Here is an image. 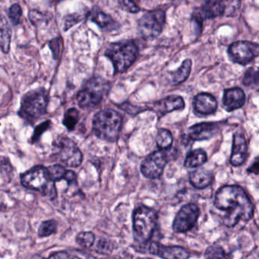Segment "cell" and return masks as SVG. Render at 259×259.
<instances>
[{"instance_id": "cell-1", "label": "cell", "mask_w": 259, "mask_h": 259, "mask_svg": "<svg viewBox=\"0 0 259 259\" xmlns=\"http://www.w3.org/2000/svg\"><path fill=\"white\" fill-rule=\"evenodd\" d=\"M214 207L224 212L223 224L227 227H235L240 221L247 222L254 214L252 202L239 186L220 188L215 195Z\"/></svg>"}, {"instance_id": "cell-2", "label": "cell", "mask_w": 259, "mask_h": 259, "mask_svg": "<svg viewBox=\"0 0 259 259\" xmlns=\"http://www.w3.org/2000/svg\"><path fill=\"white\" fill-rule=\"evenodd\" d=\"M105 56L113 63L114 75L123 73L137 60L139 48L133 40H121L109 45Z\"/></svg>"}, {"instance_id": "cell-3", "label": "cell", "mask_w": 259, "mask_h": 259, "mask_svg": "<svg viewBox=\"0 0 259 259\" xmlns=\"http://www.w3.org/2000/svg\"><path fill=\"white\" fill-rule=\"evenodd\" d=\"M122 119L116 110L105 109L98 112L93 119V131L101 140L108 142L117 141L120 133Z\"/></svg>"}, {"instance_id": "cell-4", "label": "cell", "mask_w": 259, "mask_h": 259, "mask_svg": "<svg viewBox=\"0 0 259 259\" xmlns=\"http://www.w3.org/2000/svg\"><path fill=\"white\" fill-rule=\"evenodd\" d=\"M21 183L24 187L37 191L49 199L57 198L55 182L52 180L48 168L36 166L21 176Z\"/></svg>"}, {"instance_id": "cell-5", "label": "cell", "mask_w": 259, "mask_h": 259, "mask_svg": "<svg viewBox=\"0 0 259 259\" xmlns=\"http://www.w3.org/2000/svg\"><path fill=\"white\" fill-rule=\"evenodd\" d=\"M49 94L45 89H35L24 95L19 114L25 120L32 122L47 113Z\"/></svg>"}, {"instance_id": "cell-6", "label": "cell", "mask_w": 259, "mask_h": 259, "mask_svg": "<svg viewBox=\"0 0 259 259\" xmlns=\"http://www.w3.org/2000/svg\"><path fill=\"white\" fill-rule=\"evenodd\" d=\"M157 222L155 210L141 205L133 213V231L135 239L142 245L149 242L154 234Z\"/></svg>"}, {"instance_id": "cell-7", "label": "cell", "mask_w": 259, "mask_h": 259, "mask_svg": "<svg viewBox=\"0 0 259 259\" xmlns=\"http://www.w3.org/2000/svg\"><path fill=\"white\" fill-rule=\"evenodd\" d=\"M108 89V83L105 80L91 78L77 95L78 106L82 109L95 108L101 104Z\"/></svg>"}, {"instance_id": "cell-8", "label": "cell", "mask_w": 259, "mask_h": 259, "mask_svg": "<svg viewBox=\"0 0 259 259\" xmlns=\"http://www.w3.org/2000/svg\"><path fill=\"white\" fill-rule=\"evenodd\" d=\"M166 22V14L161 10L148 12L138 22V30L143 38L153 40L157 38L163 31Z\"/></svg>"}, {"instance_id": "cell-9", "label": "cell", "mask_w": 259, "mask_h": 259, "mask_svg": "<svg viewBox=\"0 0 259 259\" xmlns=\"http://www.w3.org/2000/svg\"><path fill=\"white\" fill-rule=\"evenodd\" d=\"M56 157L69 167H77L83 160L81 151L74 141L67 137L60 138L54 143Z\"/></svg>"}, {"instance_id": "cell-10", "label": "cell", "mask_w": 259, "mask_h": 259, "mask_svg": "<svg viewBox=\"0 0 259 259\" xmlns=\"http://www.w3.org/2000/svg\"><path fill=\"white\" fill-rule=\"evenodd\" d=\"M170 151V148L159 150L148 154L141 165V172L144 177L150 180L160 178L172 156Z\"/></svg>"}, {"instance_id": "cell-11", "label": "cell", "mask_w": 259, "mask_h": 259, "mask_svg": "<svg viewBox=\"0 0 259 259\" xmlns=\"http://www.w3.org/2000/svg\"><path fill=\"white\" fill-rule=\"evenodd\" d=\"M228 54L233 63L245 66L258 56L259 46L257 44L244 40L234 42L229 47Z\"/></svg>"}, {"instance_id": "cell-12", "label": "cell", "mask_w": 259, "mask_h": 259, "mask_svg": "<svg viewBox=\"0 0 259 259\" xmlns=\"http://www.w3.org/2000/svg\"><path fill=\"white\" fill-rule=\"evenodd\" d=\"M199 207L195 204L183 205L176 215L172 230L178 233H186L192 230L199 218Z\"/></svg>"}, {"instance_id": "cell-13", "label": "cell", "mask_w": 259, "mask_h": 259, "mask_svg": "<svg viewBox=\"0 0 259 259\" xmlns=\"http://www.w3.org/2000/svg\"><path fill=\"white\" fill-rule=\"evenodd\" d=\"M226 9L224 0H206L201 8L194 12L192 19L196 22L197 25L201 26L204 20L213 19L224 15Z\"/></svg>"}, {"instance_id": "cell-14", "label": "cell", "mask_w": 259, "mask_h": 259, "mask_svg": "<svg viewBox=\"0 0 259 259\" xmlns=\"http://www.w3.org/2000/svg\"><path fill=\"white\" fill-rule=\"evenodd\" d=\"M145 251L163 258L186 259L189 257L187 250L180 246H164L157 242H148L143 244Z\"/></svg>"}, {"instance_id": "cell-15", "label": "cell", "mask_w": 259, "mask_h": 259, "mask_svg": "<svg viewBox=\"0 0 259 259\" xmlns=\"http://www.w3.org/2000/svg\"><path fill=\"white\" fill-rule=\"evenodd\" d=\"M248 157V147L245 136L242 133H236L233 136L230 164L239 166L243 164Z\"/></svg>"}, {"instance_id": "cell-16", "label": "cell", "mask_w": 259, "mask_h": 259, "mask_svg": "<svg viewBox=\"0 0 259 259\" xmlns=\"http://www.w3.org/2000/svg\"><path fill=\"white\" fill-rule=\"evenodd\" d=\"M185 108L184 100L182 97L170 95L154 104L153 110L158 115L159 118L163 117L167 113Z\"/></svg>"}, {"instance_id": "cell-17", "label": "cell", "mask_w": 259, "mask_h": 259, "mask_svg": "<svg viewBox=\"0 0 259 259\" xmlns=\"http://www.w3.org/2000/svg\"><path fill=\"white\" fill-rule=\"evenodd\" d=\"M194 110L195 113L203 116L213 114L218 109V102L213 95L208 93H201L194 98Z\"/></svg>"}, {"instance_id": "cell-18", "label": "cell", "mask_w": 259, "mask_h": 259, "mask_svg": "<svg viewBox=\"0 0 259 259\" xmlns=\"http://www.w3.org/2000/svg\"><path fill=\"white\" fill-rule=\"evenodd\" d=\"M219 125L216 122H201L189 128V138L193 141L208 140L216 136Z\"/></svg>"}, {"instance_id": "cell-19", "label": "cell", "mask_w": 259, "mask_h": 259, "mask_svg": "<svg viewBox=\"0 0 259 259\" xmlns=\"http://www.w3.org/2000/svg\"><path fill=\"white\" fill-rule=\"evenodd\" d=\"M223 105L227 111L231 112L241 108L245 103V95L239 88L224 91Z\"/></svg>"}, {"instance_id": "cell-20", "label": "cell", "mask_w": 259, "mask_h": 259, "mask_svg": "<svg viewBox=\"0 0 259 259\" xmlns=\"http://www.w3.org/2000/svg\"><path fill=\"white\" fill-rule=\"evenodd\" d=\"M213 175L211 171L204 168H198L189 174V182L193 187L198 189H204L211 184Z\"/></svg>"}, {"instance_id": "cell-21", "label": "cell", "mask_w": 259, "mask_h": 259, "mask_svg": "<svg viewBox=\"0 0 259 259\" xmlns=\"http://www.w3.org/2000/svg\"><path fill=\"white\" fill-rule=\"evenodd\" d=\"M91 21L97 24L100 28L107 31H112L119 28V25L112 19L110 15L106 14L100 10H95L91 13Z\"/></svg>"}, {"instance_id": "cell-22", "label": "cell", "mask_w": 259, "mask_h": 259, "mask_svg": "<svg viewBox=\"0 0 259 259\" xmlns=\"http://www.w3.org/2000/svg\"><path fill=\"white\" fill-rule=\"evenodd\" d=\"M12 40V29L8 21L0 15V48L4 54H9Z\"/></svg>"}, {"instance_id": "cell-23", "label": "cell", "mask_w": 259, "mask_h": 259, "mask_svg": "<svg viewBox=\"0 0 259 259\" xmlns=\"http://www.w3.org/2000/svg\"><path fill=\"white\" fill-rule=\"evenodd\" d=\"M207 160V154L202 149H195L186 156L184 166L186 168H197L204 164Z\"/></svg>"}, {"instance_id": "cell-24", "label": "cell", "mask_w": 259, "mask_h": 259, "mask_svg": "<svg viewBox=\"0 0 259 259\" xmlns=\"http://www.w3.org/2000/svg\"><path fill=\"white\" fill-rule=\"evenodd\" d=\"M192 60L190 59H187L183 62L182 66L174 72L172 74V81L174 84L177 85V84H182L189 78L192 70Z\"/></svg>"}, {"instance_id": "cell-25", "label": "cell", "mask_w": 259, "mask_h": 259, "mask_svg": "<svg viewBox=\"0 0 259 259\" xmlns=\"http://www.w3.org/2000/svg\"><path fill=\"white\" fill-rule=\"evenodd\" d=\"M174 142L172 133L166 128H160L157 132L156 143L159 150H167L171 148Z\"/></svg>"}, {"instance_id": "cell-26", "label": "cell", "mask_w": 259, "mask_h": 259, "mask_svg": "<svg viewBox=\"0 0 259 259\" xmlns=\"http://www.w3.org/2000/svg\"><path fill=\"white\" fill-rule=\"evenodd\" d=\"M79 119V112L77 109L70 108L65 113L63 125L69 131H72Z\"/></svg>"}, {"instance_id": "cell-27", "label": "cell", "mask_w": 259, "mask_h": 259, "mask_svg": "<svg viewBox=\"0 0 259 259\" xmlns=\"http://www.w3.org/2000/svg\"><path fill=\"white\" fill-rule=\"evenodd\" d=\"M57 222L54 220L45 221L40 224L38 230V235L40 237L51 236L57 231Z\"/></svg>"}, {"instance_id": "cell-28", "label": "cell", "mask_w": 259, "mask_h": 259, "mask_svg": "<svg viewBox=\"0 0 259 259\" xmlns=\"http://www.w3.org/2000/svg\"><path fill=\"white\" fill-rule=\"evenodd\" d=\"M51 175V178L54 182L60 181L62 180H66L67 177L68 170L60 164L53 165L47 167Z\"/></svg>"}, {"instance_id": "cell-29", "label": "cell", "mask_w": 259, "mask_h": 259, "mask_svg": "<svg viewBox=\"0 0 259 259\" xmlns=\"http://www.w3.org/2000/svg\"><path fill=\"white\" fill-rule=\"evenodd\" d=\"M95 236L92 232H81L76 237V242L80 246L89 248L94 245Z\"/></svg>"}, {"instance_id": "cell-30", "label": "cell", "mask_w": 259, "mask_h": 259, "mask_svg": "<svg viewBox=\"0 0 259 259\" xmlns=\"http://www.w3.org/2000/svg\"><path fill=\"white\" fill-rule=\"evenodd\" d=\"M49 47L52 51L54 60H59L63 51V40L61 37L52 39L49 42Z\"/></svg>"}, {"instance_id": "cell-31", "label": "cell", "mask_w": 259, "mask_h": 259, "mask_svg": "<svg viewBox=\"0 0 259 259\" xmlns=\"http://www.w3.org/2000/svg\"><path fill=\"white\" fill-rule=\"evenodd\" d=\"M22 9L18 4H13L9 10V17L14 26L19 25L22 16Z\"/></svg>"}, {"instance_id": "cell-32", "label": "cell", "mask_w": 259, "mask_h": 259, "mask_svg": "<svg viewBox=\"0 0 259 259\" xmlns=\"http://www.w3.org/2000/svg\"><path fill=\"white\" fill-rule=\"evenodd\" d=\"M243 84L245 86H257L258 84V72L257 70L252 67L249 68L244 75Z\"/></svg>"}, {"instance_id": "cell-33", "label": "cell", "mask_w": 259, "mask_h": 259, "mask_svg": "<svg viewBox=\"0 0 259 259\" xmlns=\"http://www.w3.org/2000/svg\"><path fill=\"white\" fill-rule=\"evenodd\" d=\"M96 250L99 254H110L113 250V242L107 239H100L97 244Z\"/></svg>"}, {"instance_id": "cell-34", "label": "cell", "mask_w": 259, "mask_h": 259, "mask_svg": "<svg viewBox=\"0 0 259 259\" xmlns=\"http://www.w3.org/2000/svg\"><path fill=\"white\" fill-rule=\"evenodd\" d=\"M204 257L207 258H223L227 257V255L221 247L210 246L206 250Z\"/></svg>"}, {"instance_id": "cell-35", "label": "cell", "mask_w": 259, "mask_h": 259, "mask_svg": "<svg viewBox=\"0 0 259 259\" xmlns=\"http://www.w3.org/2000/svg\"><path fill=\"white\" fill-rule=\"evenodd\" d=\"M119 5L122 10L130 13L136 14L140 11V7L136 0H119Z\"/></svg>"}, {"instance_id": "cell-36", "label": "cell", "mask_w": 259, "mask_h": 259, "mask_svg": "<svg viewBox=\"0 0 259 259\" xmlns=\"http://www.w3.org/2000/svg\"><path fill=\"white\" fill-rule=\"evenodd\" d=\"M82 16L78 14L69 15L65 18L64 31H67L74 25L82 20Z\"/></svg>"}, {"instance_id": "cell-37", "label": "cell", "mask_w": 259, "mask_h": 259, "mask_svg": "<svg viewBox=\"0 0 259 259\" xmlns=\"http://www.w3.org/2000/svg\"><path fill=\"white\" fill-rule=\"evenodd\" d=\"M50 125H51V121L49 120L46 121V122H43V123L39 125L36 128V130H34V135H33L32 139H31L32 142H37V141L40 139L41 135L49 128Z\"/></svg>"}, {"instance_id": "cell-38", "label": "cell", "mask_w": 259, "mask_h": 259, "mask_svg": "<svg viewBox=\"0 0 259 259\" xmlns=\"http://www.w3.org/2000/svg\"><path fill=\"white\" fill-rule=\"evenodd\" d=\"M258 169H259V162L257 158L255 159V161L249 166V168L248 169V172L249 174H254V175H257L258 174Z\"/></svg>"}]
</instances>
